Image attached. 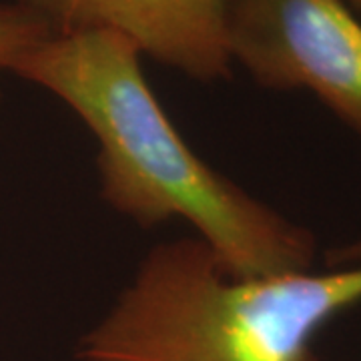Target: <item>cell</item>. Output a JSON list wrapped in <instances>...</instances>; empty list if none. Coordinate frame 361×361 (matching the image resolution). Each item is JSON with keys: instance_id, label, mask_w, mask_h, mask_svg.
Here are the masks:
<instances>
[{"instance_id": "277c9868", "label": "cell", "mask_w": 361, "mask_h": 361, "mask_svg": "<svg viewBox=\"0 0 361 361\" xmlns=\"http://www.w3.org/2000/svg\"><path fill=\"white\" fill-rule=\"evenodd\" d=\"M51 35L109 30L130 40L142 56L199 82L231 75L227 0H13Z\"/></svg>"}, {"instance_id": "8992f818", "label": "cell", "mask_w": 361, "mask_h": 361, "mask_svg": "<svg viewBox=\"0 0 361 361\" xmlns=\"http://www.w3.org/2000/svg\"><path fill=\"white\" fill-rule=\"evenodd\" d=\"M361 263V235L345 245L337 247L329 255V267H345Z\"/></svg>"}, {"instance_id": "5b68a950", "label": "cell", "mask_w": 361, "mask_h": 361, "mask_svg": "<svg viewBox=\"0 0 361 361\" xmlns=\"http://www.w3.org/2000/svg\"><path fill=\"white\" fill-rule=\"evenodd\" d=\"M51 35L44 23L14 2H0V73L11 66L35 42Z\"/></svg>"}, {"instance_id": "6da1fadb", "label": "cell", "mask_w": 361, "mask_h": 361, "mask_svg": "<svg viewBox=\"0 0 361 361\" xmlns=\"http://www.w3.org/2000/svg\"><path fill=\"white\" fill-rule=\"evenodd\" d=\"M141 59L130 40L109 30L47 35L11 73L54 94L90 130L101 197L118 215L142 229L183 221L239 277L315 269V235L195 153Z\"/></svg>"}, {"instance_id": "52a82bcc", "label": "cell", "mask_w": 361, "mask_h": 361, "mask_svg": "<svg viewBox=\"0 0 361 361\" xmlns=\"http://www.w3.org/2000/svg\"><path fill=\"white\" fill-rule=\"evenodd\" d=\"M345 2H348L349 6H351V8H353L355 13L361 14V0H345Z\"/></svg>"}, {"instance_id": "7a4b0ae2", "label": "cell", "mask_w": 361, "mask_h": 361, "mask_svg": "<svg viewBox=\"0 0 361 361\" xmlns=\"http://www.w3.org/2000/svg\"><path fill=\"white\" fill-rule=\"evenodd\" d=\"M361 305V263L239 277L195 235L155 245L78 339V361H322L317 337Z\"/></svg>"}, {"instance_id": "3957f363", "label": "cell", "mask_w": 361, "mask_h": 361, "mask_svg": "<svg viewBox=\"0 0 361 361\" xmlns=\"http://www.w3.org/2000/svg\"><path fill=\"white\" fill-rule=\"evenodd\" d=\"M225 30L257 85L307 90L361 139V16L345 0H227Z\"/></svg>"}]
</instances>
